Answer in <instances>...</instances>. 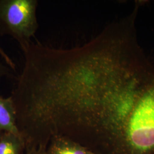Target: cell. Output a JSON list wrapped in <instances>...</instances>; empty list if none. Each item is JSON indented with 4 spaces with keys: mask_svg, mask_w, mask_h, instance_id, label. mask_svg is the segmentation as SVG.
Returning <instances> with one entry per match:
<instances>
[{
    "mask_svg": "<svg viewBox=\"0 0 154 154\" xmlns=\"http://www.w3.org/2000/svg\"><path fill=\"white\" fill-rule=\"evenodd\" d=\"M37 0H0V35L16 40L22 51L38 29Z\"/></svg>",
    "mask_w": 154,
    "mask_h": 154,
    "instance_id": "6da1fadb",
    "label": "cell"
},
{
    "mask_svg": "<svg viewBox=\"0 0 154 154\" xmlns=\"http://www.w3.org/2000/svg\"><path fill=\"white\" fill-rule=\"evenodd\" d=\"M46 154H95L82 144L63 136L50 139Z\"/></svg>",
    "mask_w": 154,
    "mask_h": 154,
    "instance_id": "7a4b0ae2",
    "label": "cell"
},
{
    "mask_svg": "<svg viewBox=\"0 0 154 154\" xmlns=\"http://www.w3.org/2000/svg\"><path fill=\"white\" fill-rule=\"evenodd\" d=\"M0 131L21 135L17 125V111L11 96L0 95Z\"/></svg>",
    "mask_w": 154,
    "mask_h": 154,
    "instance_id": "3957f363",
    "label": "cell"
},
{
    "mask_svg": "<svg viewBox=\"0 0 154 154\" xmlns=\"http://www.w3.org/2000/svg\"><path fill=\"white\" fill-rule=\"evenodd\" d=\"M25 143L21 135L4 132L0 137V154H24Z\"/></svg>",
    "mask_w": 154,
    "mask_h": 154,
    "instance_id": "277c9868",
    "label": "cell"
},
{
    "mask_svg": "<svg viewBox=\"0 0 154 154\" xmlns=\"http://www.w3.org/2000/svg\"><path fill=\"white\" fill-rule=\"evenodd\" d=\"M0 55L5 61L7 65L9 66L13 72H15L16 69V66L15 63L11 58V57L7 54V53L3 50L1 46H0Z\"/></svg>",
    "mask_w": 154,
    "mask_h": 154,
    "instance_id": "5b68a950",
    "label": "cell"
},
{
    "mask_svg": "<svg viewBox=\"0 0 154 154\" xmlns=\"http://www.w3.org/2000/svg\"><path fill=\"white\" fill-rule=\"evenodd\" d=\"M13 70L8 66H6L0 61V77H13Z\"/></svg>",
    "mask_w": 154,
    "mask_h": 154,
    "instance_id": "8992f818",
    "label": "cell"
},
{
    "mask_svg": "<svg viewBox=\"0 0 154 154\" xmlns=\"http://www.w3.org/2000/svg\"><path fill=\"white\" fill-rule=\"evenodd\" d=\"M24 154H46V149L41 148L27 150Z\"/></svg>",
    "mask_w": 154,
    "mask_h": 154,
    "instance_id": "52a82bcc",
    "label": "cell"
},
{
    "mask_svg": "<svg viewBox=\"0 0 154 154\" xmlns=\"http://www.w3.org/2000/svg\"><path fill=\"white\" fill-rule=\"evenodd\" d=\"M2 133H3V132H1L0 131V137H1V135L2 134Z\"/></svg>",
    "mask_w": 154,
    "mask_h": 154,
    "instance_id": "ba28073f",
    "label": "cell"
}]
</instances>
